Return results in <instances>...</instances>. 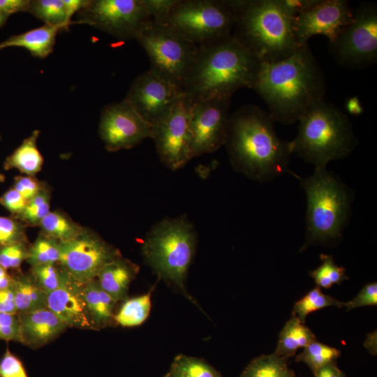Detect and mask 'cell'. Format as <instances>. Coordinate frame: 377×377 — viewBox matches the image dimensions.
Masks as SVG:
<instances>
[{
	"instance_id": "2",
	"label": "cell",
	"mask_w": 377,
	"mask_h": 377,
	"mask_svg": "<svg viewBox=\"0 0 377 377\" xmlns=\"http://www.w3.org/2000/svg\"><path fill=\"white\" fill-rule=\"evenodd\" d=\"M268 112L247 104L229 117L225 145L233 169L246 177L264 183L286 173L293 154L290 142L281 140Z\"/></svg>"
},
{
	"instance_id": "30",
	"label": "cell",
	"mask_w": 377,
	"mask_h": 377,
	"mask_svg": "<svg viewBox=\"0 0 377 377\" xmlns=\"http://www.w3.org/2000/svg\"><path fill=\"white\" fill-rule=\"evenodd\" d=\"M344 305V302L323 293L320 288L317 286L295 303L292 315L295 316L302 323H304L307 316L312 312L327 306H335L341 308Z\"/></svg>"
},
{
	"instance_id": "44",
	"label": "cell",
	"mask_w": 377,
	"mask_h": 377,
	"mask_svg": "<svg viewBox=\"0 0 377 377\" xmlns=\"http://www.w3.org/2000/svg\"><path fill=\"white\" fill-rule=\"evenodd\" d=\"M0 204L10 212L11 216H16L23 212L27 201L11 187L0 196Z\"/></svg>"
},
{
	"instance_id": "26",
	"label": "cell",
	"mask_w": 377,
	"mask_h": 377,
	"mask_svg": "<svg viewBox=\"0 0 377 377\" xmlns=\"http://www.w3.org/2000/svg\"><path fill=\"white\" fill-rule=\"evenodd\" d=\"M28 13L59 31L68 30L75 14L68 0H30Z\"/></svg>"
},
{
	"instance_id": "25",
	"label": "cell",
	"mask_w": 377,
	"mask_h": 377,
	"mask_svg": "<svg viewBox=\"0 0 377 377\" xmlns=\"http://www.w3.org/2000/svg\"><path fill=\"white\" fill-rule=\"evenodd\" d=\"M316 339L314 334L295 316L286 323L279 336L274 353L285 359L293 357L296 351Z\"/></svg>"
},
{
	"instance_id": "11",
	"label": "cell",
	"mask_w": 377,
	"mask_h": 377,
	"mask_svg": "<svg viewBox=\"0 0 377 377\" xmlns=\"http://www.w3.org/2000/svg\"><path fill=\"white\" fill-rule=\"evenodd\" d=\"M77 20L121 40L135 39L151 21L143 0H89Z\"/></svg>"
},
{
	"instance_id": "55",
	"label": "cell",
	"mask_w": 377,
	"mask_h": 377,
	"mask_svg": "<svg viewBox=\"0 0 377 377\" xmlns=\"http://www.w3.org/2000/svg\"><path fill=\"white\" fill-rule=\"evenodd\" d=\"M1 133H0V140H1Z\"/></svg>"
},
{
	"instance_id": "1",
	"label": "cell",
	"mask_w": 377,
	"mask_h": 377,
	"mask_svg": "<svg viewBox=\"0 0 377 377\" xmlns=\"http://www.w3.org/2000/svg\"><path fill=\"white\" fill-rule=\"evenodd\" d=\"M251 89L265 102L274 121L290 125L324 99L326 84L320 66L306 45L284 59L260 63Z\"/></svg>"
},
{
	"instance_id": "29",
	"label": "cell",
	"mask_w": 377,
	"mask_h": 377,
	"mask_svg": "<svg viewBox=\"0 0 377 377\" xmlns=\"http://www.w3.org/2000/svg\"><path fill=\"white\" fill-rule=\"evenodd\" d=\"M151 291L125 300L114 316V321L123 327H134L146 320L151 310Z\"/></svg>"
},
{
	"instance_id": "15",
	"label": "cell",
	"mask_w": 377,
	"mask_h": 377,
	"mask_svg": "<svg viewBox=\"0 0 377 377\" xmlns=\"http://www.w3.org/2000/svg\"><path fill=\"white\" fill-rule=\"evenodd\" d=\"M184 95L181 88L149 70L133 81L124 101L154 128Z\"/></svg>"
},
{
	"instance_id": "34",
	"label": "cell",
	"mask_w": 377,
	"mask_h": 377,
	"mask_svg": "<svg viewBox=\"0 0 377 377\" xmlns=\"http://www.w3.org/2000/svg\"><path fill=\"white\" fill-rule=\"evenodd\" d=\"M320 260V265L309 272L318 287L329 288L348 279L346 269L337 265L332 256L321 254Z\"/></svg>"
},
{
	"instance_id": "18",
	"label": "cell",
	"mask_w": 377,
	"mask_h": 377,
	"mask_svg": "<svg viewBox=\"0 0 377 377\" xmlns=\"http://www.w3.org/2000/svg\"><path fill=\"white\" fill-rule=\"evenodd\" d=\"M47 309L68 327L94 330L84 296L83 283L66 272L60 286L47 293Z\"/></svg>"
},
{
	"instance_id": "46",
	"label": "cell",
	"mask_w": 377,
	"mask_h": 377,
	"mask_svg": "<svg viewBox=\"0 0 377 377\" xmlns=\"http://www.w3.org/2000/svg\"><path fill=\"white\" fill-rule=\"evenodd\" d=\"M0 312L17 313L13 286L8 288L0 290Z\"/></svg>"
},
{
	"instance_id": "42",
	"label": "cell",
	"mask_w": 377,
	"mask_h": 377,
	"mask_svg": "<svg viewBox=\"0 0 377 377\" xmlns=\"http://www.w3.org/2000/svg\"><path fill=\"white\" fill-rule=\"evenodd\" d=\"M44 184L35 176H16L12 188L18 191L28 202L41 190Z\"/></svg>"
},
{
	"instance_id": "9",
	"label": "cell",
	"mask_w": 377,
	"mask_h": 377,
	"mask_svg": "<svg viewBox=\"0 0 377 377\" xmlns=\"http://www.w3.org/2000/svg\"><path fill=\"white\" fill-rule=\"evenodd\" d=\"M135 39L149 57L151 64L149 70L182 89L199 47L168 26L152 20Z\"/></svg>"
},
{
	"instance_id": "50",
	"label": "cell",
	"mask_w": 377,
	"mask_h": 377,
	"mask_svg": "<svg viewBox=\"0 0 377 377\" xmlns=\"http://www.w3.org/2000/svg\"><path fill=\"white\" fill-rule=\"evenodd\" d=\"M13 286V276L7 270L0 266V290L6 289Z\"/></svg>"
},
{
	"instance_id": "4",
	"label": "cell",
	"mask_w": 377,
	"mask_h": 377,
	"mask_svg": "<svg viewBox=\"0 0 377 377\" xmlns=\"http://www.w3.org/2000/svg\"><path fill=\"white\" fill-rule=\"evenodd\" d=\"M236 22L232 36L260 63L290 56L299 46L295 34V17L279 0H235Z\"/></svg>"
},
{
	"instance_id": "36",
	"label": "cell",
	"mask_w": 377,
	"mask_h": 377,
	"mask_svg": "<svg viewBox=\"0 0 377 377\" xmlns=\"http://www.w3.org/2000/svg\"><path fill=\"white\" fill-rule=\"evenodd\" d=\"M30 274L37 285L47 294L60 286L65 271L59 264H45L31 267Z\"/></svg>"
},
{
	"instance_id": "32",
	"label": "cell",
	"mask_w": 377,
	"mask_h": 377,
	"mask_svg": "<svg viewBox=\"0 0 377 377\" xmlns=\"http://www.w3.org/2000/svg\"><path fill=\"white\" fill-rule=\"evenodd\" d=\"M341 355L340 350L318 342L315 339L296 356L295 361L305 363L313 374L323 367L334 362Z\"/></svg>"
},
{
	"instance_id": "21",
	"label": "cell",
	"mask_w": 377,
	"mask_h": 377,
	"mask_svg": "<svg viewBox=\"0 0 377 377\" xmlns=\"http://www.w3.org/2000/svg\"><path fill=\"white\" fill-rule=\"evenodd\" d=\"M59 31L57 27L44 24L0 42V50L19 47L27 49L34 57L44 59L52 52Z\"/></svg>"
},
{
	"instance_id": "40",
	"label": "cell",
	"mask_w": 377,
	"mask_h": 377,
	"mask_svg": "<svg viewBox=\"0 0 377 377\" xmlns=\"http://www.w3.org/2000/svg\"><path fill=\"white\" fill-rule=\"evenodd\" d=\"M177 0H143L151 20L166 25L170 12Z\"/></svg>"
},
{
	"instance_id": "49",
	"label": "cell",
	"mask_w": 377,
	"mask_h": 377,
	"mask_svg": "<svg viewBox=\"0 0 377 377\" xmlns=\"http://www.w3.org/2000/svg\"><path fill=\"white\" fill-rule=\"evenodd\" d=\"M346 108L348 112L353 115H360L363 112V108L356 96L350 97L346 103Z\"/></svg>"
},
{
	"instance_id": "31",
	"label": "cell",
	"mask_w": 377,
	"mask_h": 377,
	"mask_svg": "<svg viewBox=\"0 0 377 377\" xmlns=\"http://www.w3.org/2000/svg\"><path fill=\"white\" fill-rule=\"evenodd\" d=\"M60 256V243L40 233L34 242L29 244L26 261L31 267L45 264H58Z\"/></svg>"
},
{
	"instance_id": "16",
	"label": "cell",
	"mask_w": 377,
	"mask_h": 377,
	"mask_svg": "<svg viewBox=\"0 0 377 377\" xmlns=\"http://www.w3.org/2000/svg\"><path fill=\"white\" fill-rule=\"evenodd\" d=\"M153 128L124 100L105 105L101 113L98 134L109 151L133 148L151 138Z\"/></svg>"
},
{
	"instance_id": "13",
	"label": "cell",
	"mask_w": 377,
	"mask_h": 377,
	"mask_svg": "<svg viewBox=\"0 0 377 377\" xmlns=\"http://www.w3.org/2000/svg\"><path fill=\"white\" fill-rule=\"evenodd\" d=\"M60 246L59 265L82 283L96 279L106 264L121 256L119 251L87 229L75 239L60 243Z\"/></svg>"
},
{
	"instance_id": "47",
	"label": "cell",
	"mask_w": 377,
	"mask_h": 377,
	"mask_svg": "<svg viewBox=\"0 0 377 377\" xmlns=\"http://www.w3.org/2000/svg\"><path fill=\"white\" fill-rule=\"evenodd\" d=\"M283 8L296 17L313 6L318 0H279Z\"/></svg>"
},
{
	"instance_id": "12",
	"label": "cell",
	"mask_w": 377,
	"mask_h": 377,
	"mask_svg": "<svg viewBox=\"0 0 377 377\" xmlns=\"http://www.w3.org/2000/svg\"><path fill=\"white\" fill-rule=\"evenodd\" d=\"M193 102L186 95L153 128L151 139L162 163L172 170L191 158L190 121Z\"/></svg>"
},
{
	"instance_id": "19",
	"label": "cell",
	"mask_w": 377,
	"mask_h": 377,
	"mask_svg": "<svg viewBox=\"0 0 377 377\" xmlns=\"http://www.w3.org/2000/svg\"><path fill=\"white\" fill-rule=\"evenodd\" d=\"M18 315L20 343L32 348H40L53 341L68 327L48 309Z\"/></svg>"
},
{
	"instance_id": "22",
	"label": "cell",
	"mask_w": 377,
	"mask_h": 377,
	"mask_svg": "<svg viewBox=\"0 0 377 377\" xmlns=\"http://www.w3.org/2000/svg\"><path fill=\"white\" fill-rule=\"evenodd\" d=\"M83 291L94 330L115 322L114 310L117 302L101 288L96 279L83 283Z\"/></svg>"
},
{
	"instance_id": "23",
	"label": "cell",
	"mask_w": 377,
	"mask_h": 377,
	"mask_svg": "<svg viewBox=\"0 0 377 377\" xmlns=\"http://www.w3.org/2000/svg\"><path fill=\"white\" fill-rule=\"evenodd\" d=\"M12 276L17 313L47 309V294L37 285L30 273L24 274L19 270Z\"/></svg>"
},
{
	"instance_id": "38",
	"label": "cell",
	"mask_w": 377,
	"mask_h": 377,
	"mask_svg": "<svg viewBox=\"0 0 377 377\" xmlns=\"http://www.w3.org/2000/svg\"><path fill=\"white\" fill-rule=\"evenodd\" d=\"M26 228L22 222L11 216H0V246L28 242Z\"/></svg>"
},
{
	"instance_id": "48",
	"label": "cell",
	"mask_w": 377,
	"mask_h": 377,
	"mask_svg": "<svg viewBox=\"0 0 377 377\" xmlns=\"http://www.w3.org/2000/svg\"><path fill=\"white\" fill-rule=\"evenodd\" d=\"M341 373L335 362H332L318 370L314 376L315 377H341Z\"/></svg>"
},
{
	"instance_id": "7",
	"label": "cell",
	"mask_w": 377,
	"mask_h": 377,
	"mask_svg": "<svg viewBox=\"0 0 377 377\" xmlns=\"http://www.w3.org/2000/svg\"><path fill=\"white\" fill-rule=\"evenodd\" d=\"M196 239L195 228L186 216L164 219L147 234L142 248L143 256L159 278L186 293L184 281Z\"/></svg>"
},
{
	"instance_id": "45",
	"label": "cell",
	"mask_w": 377,
	"mask_h": 377,
	"mask_svg": "<svg viewBox=\"0 0 377 377\" xmlns=\"http://www.w3.org/2000/svg\"><path fill=\"white\" fill-rule=\"evenodd\" d=\"M30 0H0V13L9 17L20 13L28 12Z\"/></svg>"
},
{
	"instance_id": "14",
	"label": "cell",
	"mask_w": 377,
	"mask_h": 377,
	"mask_svg": "<svg viewBox=\"0 0 377 377\" xmlns=\"http://www.w3.org/2000/svg\"><path fill=\"white\" fill-rule=\"evenodd\" d=\"M230 97L193 103L190 121L192 158L218 150L225 145Z\"/></svg>"
},
{
	"instance_id": "53",
	"label": "cell",
	"mask_w": 377,
	"mask_h": 377,
	"mask_svg": "<svg viewBox=\"0 0 377 377\" xmlns=\"http://www.w3.org/2000/svg\"><path fill=\"white\" fill-rule=\"evenodd\" d=\"M341 377H346V376L343 373H341Z\"/></svg>"
},
{
	"instance_id": "43",
	"label": "cell",
	"mask_w": 377,
	"mask_h": 377,
	"mask_svg": "<svg viewBox=\"0 0 377 377\" xmlns=\"http://www.w3.org/2000/svg\"><path fill=\"white\" fill-rule=\"evenodd\" d=\"M377 304V283L372 282L366 284L359 293L351 300L345 302L347 311L366 306H375Z\"/></svg>"
},
{
	"instance_id": "5",
	"label": "cell",
	"mask_w": 377,
	"mask_h": 377,
	"mask_svg": "<svg viewBox=\"0 0 377 377\" xmlns=\"http://www.w3.org/2000/svg\"><path fill=\"white\" fill-rule=\"evenodd\" d=\"M295 138L290 141L293 154L315 168L349 156L358 144L348 117L323 99L299 120Z\"/></svg>"
},
{
	"instance_id": "17",
	"label": "cell",
	"mask_w": 377,
	"mask_h": 377,
	"mask_svg": "<svg viewBox=\"0 0 377 377\" xmlns=\"http://www.w3.org/2000/svg\"><path fill=\"white\" fill-rule=\"evenodd\" d=\"M353 8L346 0H318L295 18V34L299 46L308 45L313 36L334 40L350 21Z\"/></svg>"
},
{
	"instance_id": "28",
	"label": "cell",
	"mask_w": 377,
	"mask_h": 377,
	"mask_svg": "<svg viewBox=\"0 0 377 377\" xmlns=\"http://www.w3.org/2000/svg\"><path fill=\"white\" fill-rule=\"evenodd\" d=\"M239 377H295L286 359L275 353L262 355L253 359Z\"/></svg>"
},
{
	"instance_id": "33",
	"label": "cell",
	"mask_w": 377,
	"mask_h": 377,
	"mask_svg": "<svg viewBox=\"0 0 377 377\" xmlns=\"http://www.w3.org/2000/svg\"><path fill=\"white\" fill-rule=\"evenodd\" d=\"M51 191L45 184L41 190L27 204L23 212L13 216L27 226H38L50 212Z\"/></svg>"
},
{
	"instance_id": "35",
	"label": "cell",
	"mask_w": 377,
	"mask_h": 377,
	"mask_svg": "<svg viewBox=\"0 0 377 377\" xmlns=\"http://www.w3.org/2000/svg\"><path fill=\"white\" fill-rule=\"evenodd\" d=\"M182 377H221L212 367L200 359L179 355L171 365Z\"/></svg>"
},
{
	"instance_id": "10",
	"label": "cell",
	"mask_w": 377,
	"mask_h": 377,
	"mask_svg": "<svg viewBox=\"0 0 377 377\" xmlns=\"http://www.w3.org/2000/svg\"><path fill=\"white\" fill-rule=\"evenodd\" d=\"M329 49L335 61L351 69L364 68L377 60V6L362 2L353 9L350 21L331 42Z\"/></svg>"
},
{
	"instance_id": "3",
	"label": "cell",
	"mask_w": 377,
	"mask_h": 377,
	"mask_svg": "<svg viewBox=\"0 0 377 377\" xmlns=\"http://www.w3.org/2000/svg\"><path fill=\"white\" fill-rule=\"evenodd\" d=\"M260 62L232 35L200 46L182 86L193 103L230 97L238 89L251 88Z\"/></svg>"
},
{
	"instance_id": "6",
	"label": "cell",
	"mask_w": 377,
	"mask_h": 377,
	"mask_svg": "<svg viewBox=\"0 0 377 377\" xmlns=\"http://www.w3.org/2000/svg\"><path fill=\"white\" fill-rule=\"evenodd\" d=\"M297 179L306 198V241L302 249L340 239L349 222L352 189L327 168H315L311 175Z\"/></svg>"
},
{
	"instance_id": "8",
	"label": "cell",
	"mask_w": 377,
	"mask_h": 377,
	"mask_svg": "<svg viewBox=\"0 0 377 377\" xmlns=\"http://www.w3.org/2000/svg\"><path fill=\"white\" fill-rule=\"evenodd\" d=\"M236 16L235 0H177L166 26L200 47L231 36Z\"/></svg>"
},
{
	"instance_id": "20",
	"label": "cell",
	"mask_w": 377,
	"mask_h": 377,
	"mask_svg": "<svg viewBox=\"0 0 377 377\" xmlns=\"http://www.w3.org/2000/svg\"><path fill=\"white\" fill-rule=\"evenodd\" d=\"M139 267L121 256L106 264L96 280L101 288L116 302L126 300L129 285Z\"/></svg>"
},
{
	"instance_id": "52",
	"label": "cell",
	"mask_w": 377,
	"mask_h": 377,
	"mask_svg": "<svg viewBox=\"0 0 377 377\" xmlns=\"http://www.w3.org/2000/svg\"><path fill=\"white\" fill-rule=\"evenodd\" d=\"M6 177L3 174L0 172V183H2L5 181Z\"/></svg>"
},
{
	"instance_id": "27",
	"label": "cell",
	"mask_w": 377,
	"mask_h": 377,
	"mask_svg": "<svg viewBox=\"0 0 377 377\" xmlns=\"http://www.w3.org/2000/svg\"><path fill=\"white\" fill-rule=\"evenodd\" d=\"M40 233L59 243L73 240L85 228L61 211L50 212L38 225Z\"/></svg>"
},
{
	"instance_id": "24",
	"label": "cell",
	"mask_w": 377,
	"mask_h": 377,
	"mask_svg": "<svg viewBox=\"0 0 377 377\" xmlns=\"http://www.w3.org/2000/svg\"><path fill=\"white\" fill-rule=\"evenodd\" d=\"M40 131L34 130L3 162L6 170L17 169L25 175L35 176L43 165V157L37 147Z\"/></svg>"
},
{
	"instance_id": "39",
	"label": "cell",
	"mask_w": 377,
	"mask_h": 377,
	"mask_svg": "<svg viewBox=\"0 0 377 377\" xmlns=\"http://www.w3.org/2000/svg\"><path fill=\"white\" fill-rule=\"evenodd\" d=\"M0 377H29L21 360L8 347L0 359Z\"/></svg>"
},
{
	"instance_id": "51",
	"label": "cell",
	"mask_w": 377,
	"mask_h": 377,
	"mask_svg": "<svg viewBox=\"0 0 377 377\" xmlns=\"http://www.w3.org/2000/svg\"><path fill=\"white\" fill-rule=\"evenodd\" d=\"M9 17L0 13V28L2 27L8 20Z\"/></svg>"
},
{
	"instance_id": "54",
	"label": "cell",
	"mask_w": 377,
	"mask_h": 377,
	"mask_svg": "<svg viewBox=\"0 0 377 377\" xmlns=\"http://www.w3.org/2000/svg\"><path fill=\"white\" fill-rule=\"evenodd\" d=\"M163 377H169V374H166L165 375H164Z\"/></svg>"
},
{
	"instance_id": "41",
	"label": "cell",
	"mask_w": 377,
	"mask_h": 377,
	"mask_svg": "<svg viewBox=\"0 0 377 377\" xmlns=\"http://www.w3.org/2000/svg\"><path fill=\"white\" fill-rule=\"evenodd\" d=\"M0 340L20 342L18 313L11 314L0 312Z\"/></svg>"
},
{
	"instance_id": "37",
	"label": "cell",
	"mask_w": 377,
	"mask_h": 377,
	"mask_svg": "<svg viewBox=\"0 0 377 377\" xmlns=\"http://www.w3.org/2000/svg\"><path fill=\"white\" fill-rule=\"evenodd\" d=\"M28 242L0 246V266L6 270L19 271L28 256Z\"/></svg>"
}]
</instances>
